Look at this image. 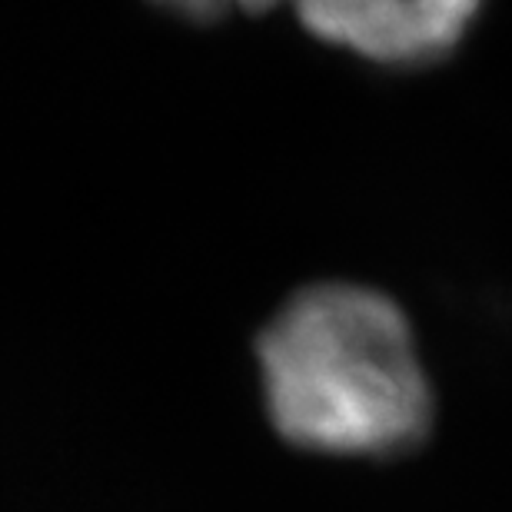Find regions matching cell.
Returning a JSON list of instances; mask_svg holds the SVG:
<instances>
[{
    "mask_svg": "<svg viewBox=\"0 0 512 512\" xmlns=\"http://www.w3.org/2000/svg\"><path fill=\"white\" fill-rule=\"evenodd\" d=\"M273 429L303 453L393 459L433 429L436 399L413 326L360 283L293 293L256 340Z\"/></svg>",
    "mask_w": 512,
    "mask_h": 512,
    "instance_id": "6da1fadb",
    "label": "cell"
},
{
    "mask_svg": "<svg viewBox=\"0 0 512 512\" xmlns=\"http://www.w3.org/2000/svg\"><path fill=\"white\" fill-rule=\"evenodd\" d=\"M323 44L383 67H423L449 57L486 0H290Z\"/></svg>",
    "mask_w": 512,
    "mask_h": 512,
    "instance_id": "7a4b0ae2",
    "label": "cell"
},
{
    "mask_svg": "<svg viewBox=\"0 0 512 512\" xmlns=\"http://www.w3.org/2000/svg\"><path fill=\"white\" fill-rule=\"evenodd\" d=\"M150 4L180 20H190V24H213V20L233 14V10L260 14V10H270L280 0H150Z\"/></svg>",
    "mask_w": 512,
    "mask_h": 512,
    "instance_id": "3957f363",
    "label": "cell"
}]
</instances>
